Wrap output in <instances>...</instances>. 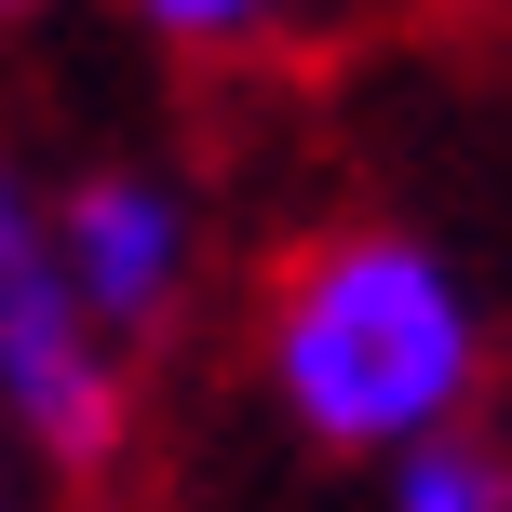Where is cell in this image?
I'll return each mask as SVG.
<instances>
[{
  "mask_svg": "<svg viewBox=\"0 0 512 512\" xmlns=\"http://www.w3.org/2000/svg\"><path fill=\"white\" fill-rule=\"evenodd\" d=\"M270 391L324 445H445L472 391V310L405 230H324L270 270Z\"/></svg>",
  "mask_w": 512,
  "mask_h": 512,
  "instance_id": "1",
  "label": "cell"
},
{
  "mask_svg": "<svg viewBox=\"0 0 512 512\" xmlns=\"http://www.w3.org/2000/svg\"><path fill=\"white\" fill-rule=\"evenodd\" d=\"M0 432H27L68 472H95L122 445V364L81 324L68 270H54V230L14 189V162H0Z\"/></svg>",
  "mask_w": 512,
  "mask_h": 512,
  "instance_id": "2",
  "label": "cell"
},
{
  "mask_svg": "<svg viewBox=\"0 0 512 512\" xmlns=\"http://www.w3.org/2000/svg\"><path fill=\"white\" fill-rule=\"evenodd\" d=\"M41 230H54V270H68V297H81L95 337H135V324L176 310V270H189L176 189H149V176H81Z\"/></svg>",
  "mask_w": 512,
  "mask_h": 512,
  "instance_id": "3",
  "label": "cell"
},
{
  "mask_svg": "<svg viewBox=\"0 0 512 512\" xmlns=\"http://www.w3.org/2000/svg\"><path fill=\"white\" fill-rule=\"evenodd\" d=\"M391 512H512V472L486 459V445H418L405 486H391Z\"/></svg>",
  "mask_w": 512,
  "mask_h": 512,
  "instance_id": "4",
  "label": "cell"
},
{
  "mask_svg": "<svg viewBox=\"0 0 512 512\" xmlns=\"http://www.w3.org/2000/svg\"><path fill=\"white\" fill-rule=\"evenodd\" d=\"M0 512H14V432H0Z\"/></svg>",
  "mask_w": 512,
  "mask_h": 512,
  "instance_id": "5",
  "label": "cell"
}]
</instances>
